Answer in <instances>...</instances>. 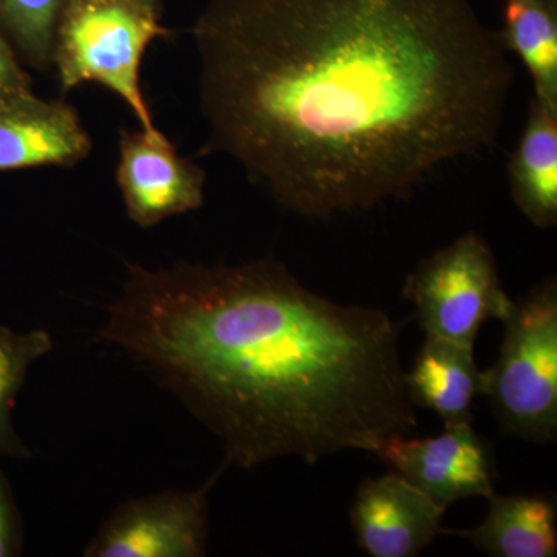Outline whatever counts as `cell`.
I'll list each match as a JSON object with an SVG mask.
<instances>
[{
  "label": "cell",
  "instance_id": "obj_1",
  "mask_svg": "<svg viewBox=\"0 0 557 557\" xmlns=\"http://www.w3.org/2000/svg\"><path fill=\"white\" fill-rule=\"evenodd\" d=\"M194 39L209 145L310 219L491 148L515 83L471 0H209Z\"/></svg>",
  "mask_w": 557,
  "mask_h": 557
},
{
  "label": "cell",
  "instance_id": "obj_2",
  "mask_svg": "<svg viewBox=\"0 0 557 557\" xmlns=\"http://www.w3.org/2000/svg\"><path fill=\"white\" fill-rule=\"evenodd\" d=\"M101 336L222 440L225 468L375 454L417 426L397 322L322 298L276 260L127 265Z\"/></svg>",
  "mask_w": 557,
  "mask_h": 557
},
{
  "label": "cell",
  "instance_id": "obj_3",
  "mask_svg": "<svg viewBox=\"0 0 557 557\" xmlns=\"http://www.w3.org/2000/svg\"><path fill=\"white\" fill-rule=\"evenodd\" d=\"M496 364L483 372L500 431L549 445L557 438V282L531 288L512 302Z\"/></svg>",
  "mask_w": 557,
  "mask_h": 557
},
{
  "label": "cell",
  "instance_id": "obj_4",
  "mask_svg": "<svg viewBox=\"0 0 557 557\" xmlns=\"http://www.w3.org/2000/svg\"><path fill=\"white\" fill-rule=\"evenodd\" d=\"M160 17L135 0H73L51 54L61 89L100 83L129 106L143 129H153L139 70L149 44L168 35Z\"/></svg>",
  "mask_w": 557,
  "mask_h": 557
},
{
  "label": "cell",
  "instance_id": "obj_5",
  "mask_svg": "<svg viewBox=\"0 0 557 557\" xmlns=\"http://www.w3.org/2000/svg\"><path fill=\"white\" fill-rule=\"evenodd\" d=\"M403 296L426 336L471 347L483 324L504 321L515 302L502 287L493 249L472 231L424 259Z\"/></svg>",
  "mask_w": 557,
  "mask_h": 557
},
{
  "label": "cell",
  "instance_id": "obj_6",
  "mask_svg": "<svg viewBox=\"0 0 557 557\" xmlns=\"http://www.w3.org/2000/svg\"><path fill=\"white\" fill-rule=\"evenodd\" d=\"M222 467L203 486L129 498L84 548L86 557H203L209 534L208 494Z\"/></svg>",
  "mask_w": 557,
  "mask_h": 557
},
{
  "label": "cell",
  "instance_id": "obj_7",
  "mask_svg": "<svg viewBox=\"0 0 557 557\" xmlns=\"http://www.w3.org/2000/svg\"><path fill=\"white\" fill-rule=\"evenodd\" d=\"M375 456L446 509L465 498L494 494L493 448L472 424L445 428L435 437L394 435Z\"/></svg>",
  "mask_w": 557,
  "mask_h": 557
},
{
  "label": "cell",
  "instance_id": "obj_8",
  "mask_svg": "<svg viewBox=\"0 0 557 557\" xmlns=\"http://www.w3.org/2000/svg\"><path fill=\"white\" fill-rule=\"evenodd\" d=\"M116 183L127 215L141 228L203 205L205 172L156 127L121 132Z\"/></svg>",
  "mask_w": 557,
  "mask_h": 557
},
{
  "label": "cell",
  "instance_id": "obj_9",
  "mask_svg": "<svg viewBox=\"0 0 557 557\" xmlns=\"http://www.w3.org/2000/svg\"><path fill=\"white\" fill-rule=\"evenodd\" d=\"M448 509L392 471L364 479L350 508L359 548L372 557H416L445 534Z\"/></svg>",
  "mask_w": 557,
  "mask_h": 557
},
{
  "label": "cell",
  "instance_id": "obj_10",
  "mask_svg": "<svg viewBox=\"0 0 557 557\" xmlns=\"http://www.w3.org/2000/svg\"><path fill=\"white\" fill-rule=\"evenodd\" d=\"M90 150L89 134L67 102L28 94L0 106V172L73 166Z\"/></svg>",
  "mask_w": 557,
  "mask_h": 557
},
{
  "label": "cell",
  "instance_id": "obj_11",
  "mask_svg": "<svg viewBox=\"0 0 557 557\" xmlns=\"http://www.w3.org/2000/svg\"><path fill=\"white\" fill-rule=\"evenodd\" d=\"M405 380L412 405L437 413L445 428L472 424L475 398L483 395L474 347L426 336Z\"/></svg>",
  "mask_w": 557,
  "mask_h": 557
},
{
  "label": "cell",
  "instance_id": "obj_12",
  "mask_svg": "<svg viewBox=\"0 0 557 557\" xmlns=\"http://www.w3.org/2000/svg\"><path fill=\"white\" fill-rule=\"evenodd\" d=\"M445 534L468 537L475 548L493 557H555L557 500L553 493L490 497L486 518L467 531Z\"/></svg>",
  "mask_w": 557,
  "mask_h": 557
},
{
  "label": "cell",
  "instance_id": "obj_13",
  "mask_svg": "<svg viewBox=\"0 0 557 557\" xmlns=\"http://www.w3.org/2000/svg\"><path fill=\"white\" fill-rule=\"evenodd\" d=\"M516 207L537 228L557 223V109L536 98L528 106L527 123L508 163Z\"/></svg>",
  "mask_w": 557,
  "mask_h": 557
},
{
  "label": "cell",
  "instance_id": "obj_14",
  "mask_svg": "<svg viewBox=\"0 0 557 557\" xmlns=\"http://www.w3.org/2000/svg\"><path fill=\"white\" fill-rule=\"evenodd\" d=\"M497 35L530 72L534 98L557 109V0H505Z\"/></svg>",
  "mask_w": 557,
  "mask_h": 557
},
{
  "label": "cell",
  "instance_id": "obj_15",
  "mask_svg": "<svg viewBox=\"0 0 557 557\" xmlns=\"http://www.w3.org/2000/svg\"><path fill=\"white\" fill-rule=\"evenodd\" d=\"M51 348L53 339L46 330L22 333L0 325V458L30 456L14 428L13 410L28 370Z\"/></svg>",
  "mask_w": 557,
  "mask_h": 557
},
{
  "label": "cell",
  "instance_id": "obj_16",
  "mask_svg": "<svg viewBox=\"0 0 557 557\" xmlns=\"http://www.w3.org/2000/svg\"><path fill=\"white\" fill-rule=\"evenodd\" d=\"M73 0H0V27L22 61L46 70L51 65L54 36Z\"/></svg>",
  "mask_w": 557,
  "mask_h": 557
},
{
  "label": "cell",
  "instance_id": "obj_17",
  "mask_svg": "<svg viewBox=\"0 0 557 557\" xmlns=\"http://www.w3.org/2000/svg\"><path fill=\"white\" fill-rule=\"evenodd\" d=\"M24 520L9 479L0 471V557H16L24 552Z\"/></svg>",
  "mask_w": 557,
  "mask_h": 557
},
{
  "label": "cell",
  "instance_id": "obj_18",
  "mask_svg": "<svg viewBox=\"0 0 557 557\" xmlns=\"http://www.w3.org/2000/svg\"><path fill=\"white\" fill-rule=\"evenodd\" d=\"M33 94L30 76L21 64L20 54L0 27V106Z\"/></svg>",
  "mask_w": 557,
  "mask_h": 557
},
{
  "label": "cell",
  "instance_id": "obj_19",
  "mask_svg": "<svg viewBox=\"0 0 557 557\" xmlns=\"http://www.w3.org/2000/svg\"><path fill=\"white\" fill-rule=\"evenodd\" d=\"M135 2L141 3L146 9L156 11L161 16V0H135Z\"/></svg>",
  "mask_w": 557,
  "mask_h": 557
}]
</instances>
